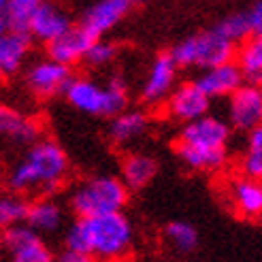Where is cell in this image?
<instances>
[{"label":"cell","mask_w":262,"mask_h":262,"mask_svg":"<svg viewBox=\"0 0 262 262\" xmlns=\"http://www.w3.org/2000/svg\"><path fill=\"white\" fill-rule=\"evenodd\" d=\"M69 171V160L54 141H36L26 158L9 175L13 192L47 196L56 192Z\"/></svg>","instance_id":"obj_1"},{"label":"cell","mask_w":262,"mask_h":262,"mask_svg":"<svg viewBox=\"0 0 262 262\" xmlns=\"http://www.w3.org/2000/svg\"><path fill=\"white\" fill-rule=\"evenodd\" d=\"M230 130L217 117H201L190 122L179 137L177 154L179 158L199 171H215L226 162L224 145Z\"/></svg>","instance_id":"obj_2"},{"label":"cell","mask_w":262,"mask_h":262,"mask_svg":"<svg viewBox=\"0 0 262 262\" xmlns=\"http://www.w3.org/2000/svg\"><path fill=\"white\" fill-rule=\"evenodd\" d=\"M64 94L73 107L92 115H120L128 102L126 83L120 77H113L107 88H100L88 79H73Z\"/></svg>","instance_id":"obj_3"},{"label":"cell","mask_w":262,"mask_h":262,"mask_svg":"<svg viewBox=\"0 0 262 262\" xmlns=\"http://www.w3.org/2000/svg\"><path fill=\"white\" fill-rule=\"evenodd\" d=\"M128 201V192L122 181L113 177H96L81 183L71 196V205L79 217H100L120 213Z\"/></svg>","instance_id":"obj_4"},{"label":"cell","mask_w":262,"mask_h":262,"mask_svg":"<svg viewBox=\"0 0 262 262\" xmlns=\"http://www.w3.org/2000/svg\"><path fill=\"white\" fill-rule=\"evenodd\" d=\"M171 56L177 67H201L209 71L222 67V64H228L234 56V45L217 30H209L181 41L171 51Z\"/></svg>","instance_id":"obj_5"},{"label":"cell","mask_w":262,"mask_h":262,"mask_svg":"<svg viewBox=\"0 0 262 262\" xmlns=\"http://www.w3.org/2000/svg\"><path fill=\"white\" fill-rule=\"evenodd\" d=\"M83 220L90 232V256H98L102 260H120L126 256L133 241V228L122 213Z\"/></svg>","instance_id":"obj_6"},{"label":"cell","mask_w":262,"mask_h":262,"mask_svg":"<svg viewBox=\"0 0 262 262\" xmlns=\"http://www.w3.org/2000/svg\"><path fill=\"white\" fill-rule=\"evenodd\" d=\"M5 247L11 252V262H56L51 252L30 226H11L5 230Z\"/></svg>","instance_id":"obj_7"},{"label":"cell","mask_w":262,"mask_h":262,"mask_svg":"<svg viewBox=\"0 0 262 262\" xmlns=\"http://www.w3.org/2000/svg\"><path fill=\"white\" fill-rule=\"evenodd\" d=\"M230 124L239 130L262 126V90L258 85H241L230 96Z\"/></svg>","instance_id":"obj_8"},{"label":"cell","mask_w":262,"mask_h":262,"mask_svg":"<svg viewBox=\"0 0 262 262\" xmlns=\"http://www.w3.org/2000/svg\"><path fill=\"white\" fill-rule=\"evenodd\" d=\"M73 77L69 67H64L60 62L54 60H45L38 62L30 69L28 73V85L36 96H56L60 92H67V88L71 85Z\"/></svg>","instance_id":"obj_9"},{"label":"cell","mask_w":262,"mask_h":262,"mask_svg":"<svg viewBox=\"0 0 262 262\" xmlns=\"http://www.w3.org/2000/svg\"><path fill=\"white\" fill-rule=\"evenodd\" d=\"M94 41H98V38H94L85 28L79 26V28H71L67 34H62L56 41L47 43V54L54 62L69 67V64L83 60L88 49L94 45Z\"/></svg>","instance_id":"obj_10"},{"label":"cell","mask_w":262,"mask_h":262,"mask_svg":"<svg viewBox=\"0 0 262 262\" xmlns=\"http://www.w3.org/2000/svg\"><path fill=\"white\" fill-rule=\"evenodd\" d=\"M207 107H209V96L196 83L181 85L175 94L168 98V113H171L175 120L188 122V124L205 117Z\"/></svg>","instance_id":"obj_11"},{"label":"cell","mask_w":262,"mask_h":262,"mask_svg":"<svg viewBox=\"0 0 262 262\" xmlns=\"http://www.w3.org/2000/svg\"><path fill=\"white\" fill-rule=\"evenodd\" d=\"M228 199L241 217L254 220L262 215V181L250 179V177H239L230 183L228 188Z\"/></svg>","instance_id":"obj_12"},{"label":"cell","mask_w":262,"mask_h":262,"mask_svg":"<svg viewBox=\"0 0 262 262\" xmlns=\"http://www.w3.org/2000/svg\"><path fill=\"white\" fill-rule=\"evenodd\" d=\"M130 5H133V0H100L98 5H94L85 13L81 28H85L92 36L98 38L126 15Z\"/></svg>","instance_id":"obj_13"},{"label":"cell","mask_w":262,"mask_h":262,"mask_svg":"<svg viewBox=\"0 0 262 262\" xmlns=\"http://www.w3.org/2000/svg\"><path fill=\"white\" fill-rule=\"evenodd\" d=\"M71 30V19L67 17L60 7H56L54 3H41L36 9V15L32 19L30 26V32L41 38L45 43H51L60 38L62 34H67Z\"/></svg>","instance_id":"obj_14"},{"label":"cell","mask_w":262,"mask_h":262,"mask_svg":"<svg viewBox=\"0 0 262 262\" xmlns=\"http://www.w3.org/2000/svg\"><path fill=\"white\" fill-rule=\"evenodd\" d=\"M241 81H243V75L239 71L237 64H222V67H215V69H209L196 85H199L209 98L213 96H232L234 92L241 88Z\"/></svg>","instance_id":"obj_15"},{"label":"cell","mask_w":262,"mask_h":262,"mask_svg":"<svg viewBox=\"0 0 262 262\" xmlns=\"http://www.w3.org/2000/svg\"><path fill=\"white\" fill-rule=\"evenodd\" d=\"M175 69H177V64H175L171 54H162V56L156 58L151 69H149L145 88H143V100H147V102L162 100L173 88Z\"/></svg>","instance_id":"obj_16"},{"label":"cell","mask_w":262,"mask_h":262,"mask_svg":"<svg viewBox=\"0 0 262 262\" xmlns=\"http://www.w3.org/2000/svg\"><path fill=\"white\" fill-rule=\"evenodd\" d=\"M0 135L9 137L15 143H21V145H28L38 139V126L15 109L0 104Z\"/></svg>","instance_id":"obj_17"},{"label":"cell","mask_w":262,"mask_h":262,"mask_svg":"<svg viewBox=\"0 0 262 262\" xmlns=\"http://www.w3.org/2000/svg\"><path fill=\"white\" fill-rule=\"evenodd\" d=\"M28 34H19V32H7L0 36V77L13 75L21 60L28 54Z\"/></svg>","instance_id":"obj_18"},{"label":"cell","mask_w":262,"mask_h":262,"mask_svg":"<svg viewBox=\"0 0 262 262\" xmlns=\"http://www.w3.org/2000/svg\"><path fill=\"white\" fill-rule=\"evenodd\" d=\"M62 209L54 203V201H47V199H41L30 205L28 209V226L34 230V232H56L60 226H62Z\"/></svg>","instance_id":"obj_19"},{"label":"cell","mask_w":262,"mask_h":262,"mask_svg":"<svg viewBox=\"0 0 262 262\" xmlns=\"http://www.w3.org/2000/svg\"><path fill=\"white\" fill-rule=\"evenodd\" d=\"M239 62L237 67L243 75V79H247L252 85L262 83V38L254 36L247 38L239 49Z\"/></svg>","instance_id":"obj_20"},{"label":"cell","mask_w":262,"mask_h":262,"mask_svg":"<svg viewBox=\"0 0 262 262\" xmlns=\"http://www.w3.org/2000/svg\"><path fill=\"white\" fill-rule=\"evenodd\" d=\"M38 5H41V0H9L7 9H5V19L9 26V32L28 34Z\"/></svg>","instance_id":"obj_21"},{"label":"cell","mask_w":262,"mask_h":262,"mask_svg":"<svg viewBox=\"0 0 262 262\" xmlns=\"http://www.w3.org/2000/svg\"><path fill=\"white\" fill-rule=\"evenodd\" d=\"M147 128V117L139 111L120 113L111 124V139L115 143H128Z\"/></svg>","instance_id":"obj_22"},{"label":"cell","mask_w":262,"mask_h":262,"mask_svg":"<svg viewBox=\"0 0 262 262\" xmlns=\"http://www.w3.org/2000/svg\"><path fill=\"white\" fill-rule=\"evenodd\" d=\"M156 162L149 156H130L124 162V181L128 188H143L154 179Z\"/></svg>","instance_id":"obj_23"},{"label":"cell","mask_w":262,"mask_h":262,"mask_svg":"<svg viewBox=\"0 0 262 262\" xmlns=\"http://www.w3.org/2000/svg\"><path fill=\"white\" fill-rule=\"evenodd\" d=\"M243 177L262 181V126L254 128L247 139V149L241 160Z\"/></svg>","instance_id":"obj_24"},{"label":"cell","mask_w":262,"mask_h":262,"mask_svg":"<svg viewBox=\"0 0 262 262\" xmlns=\"http://www.w3.org/2000/svg\"><path fill=\"white\" fill-rule=\"evenodd\" d=\"M28 209L30 205L19 196H0V228H11L19 224L21 220L28 217Z\"/></svg>","instance_id":"obj_25"},{"label":"cell","mask_w":262,"mask_h":262,"mask_svg":"<svg viewBox=\"0 0 262 262\" xmlns=\"http://www.w3.org/2000/svg\"><path fill=\"white\" fill-rule=\"evenodd\" d=\"M166 239L179 252H192L199 243V234L188 222H173L166 226Z\"/></svg>","instance_id":"obj_26"},{"label":"cell","mask_w":262,"mask_h":262,"mask_svg":"<svg viewBox=\"0 0 262 262\" xmlns=\"http://www.w3.org/2000/svg\"><path fill=\"white\" fill-rule=\"evenodd\" d=\"M213 30H217L224 38L234 43V41H245L252 34V26H250L247 13H234V15L226 17L224 21H220Z\"/></svg>","instance_id":"obj_27"},{"label":"cell","mask_w":262,"mask_h":262,"mask_svg":"<svg viewBox=\"0 0 262 262\" xmlns=\"http://www.w3.org/2000/svg\"><path fill=\"white\" fill-rule=\"evenodd\" d=\"M115 56V47L111 43H102V41H94V45H92L88 49L85 54V64H90V67H102V64L111 62Z\"/></svg>","instance_id":"obj_28"},{"label":"cell","mask_w":262,"mask_h":262,"mask_svg":"<svg viewBox=\"0 0 262 262\" xmlns=\"http://www.w3.org/2000/svg\"><path fill=\"white\" fill-rule=\"evenodd\" d=\"M247 17H250L252 34L262 38V0H260V3H256L250 11H247Z\"/></svg>","instance_id":"obj_29"},{"label":"cell","mask_w":262,"mask_h":262,"mask_svg":"<svg viewBox=\"0 0 262 262\" xmlns=\"http://www.w3.org/2000/svg\"><path fill=\"white\" fill-rule=\"evenodd\" d=\"M56 262H92V260H90V256H85V254H77V252L67 250L64 254H60V256L56 258Z\"/></svg>","instance_id":"obj_30"},{"label":"cell","mask_w":262,"mask_h":262,"mask_svg":"<svg viewBox=\"0 0 262 262\" xmlns=\"http://www.w3.org/2000/svg\"><path fill=\"white\" fill-rule=\"evenodd\" d=\"M7 32H9L7 19H5V15H0V36H3V34H7Z\"/></svg>","instance_id":"obj_31"},{"label":"cell","mask_w":262,"mask_h":262,"mask_svg":"<svg viewBox=\"0 0 262 262\" xmlns=\"http://www.w3.org/2000/svg\"><path fill=\"white\" fill-rule=\"evenodd\" d=\"M7 3H9V0H0V15H5V9H7Z\"/></svg>","instance_id":"obj_32"},{"label":"cell","mask_w":262,"mask_h":262,"mask_svg":"<svg viewBox=\"0 0 262 262\" xmlns=\"http://www.w3.org/2000/svg\"><path fill=\"white\" fill-rule=\"evenodd\" d=\"M3 245H5V241H3V239H0V252H3Z\"/></svg>","instance_id":"obj_33"},{"label":"cell","mask_w":262,"mask_h":262,"mask_svg":"<svg viewBox=\"0 0 262 262\" xmlns=\"http://www.w3.org/2000/svg\"><path fill=\"white\" fill-rule=\"evenodd\" d=\"M133 3H143V0H133Z\"/></svg>","instance_id":"obj_34"},{"label":"cell","mask_w":262,"mask_h":262,"mask_svg":"<svg viewBox=\"0 0 262 262\" xmlns=\"http://www.w3.org/2000/svg\"><path fill=\"white\" fill-rule=\"evenodd\" d=\"M41 3H43V0H41Z\"/></svg>","instance_id":"obj_35"}]
</instances>
